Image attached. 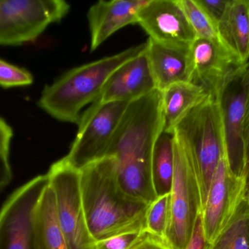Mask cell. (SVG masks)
Returning a JSON list of instances; mask_svg holds the SVG:
<instances>
[{
  "instance_id": "obj_24",
  "label": "cell",
  "mask_w": 249,
  "mask_h": 249,
  "mask_svg": "<svg viewBox=\"0 0 249 249\" xmlns=\"http://www.w3.org/2000/svg\"><path fill=\"white\" fill-rule=\"evenodd\" d=\"M33 81L30 72L0 58V86L5 89L19 87L29 86Z\"/></svg>"
},
{
  "instance_id": "obj_16",
  "label": "cell",
  "mask_w": 249,
  "mask_h": 249,
  "mask_svg": "<svg viewBox=\"0 0 249 249\" xmlns=\"http://www.w3.org/2000/svg\"><path fill=\"white\" fill-rule=\"evenodd\" d=\"M189 47L150 38L146 41V55L157 90L162 92L174 83L190 82Z\"/></svg>"
},
{
  "instance_id": "obj_31",
  "label": "cell",
  "mask_w": 249,
  "mask_h": 249,
  "mask_svg": "<svg viewBox=\"0 0 249 249\" xmlns=\"http://www.w3.org/2000/svg\"><path fill=\"white\" fill-rule=\"evenodd\" d=\"M244 140L247 153V175L249 171V78L246 102L245 119H244ZM247 178V176H246Z\"/></svg>"
},
{
  "instance_id": "obj_4",
  "label": "cell",
  "mask_w": 249,
  "mask_h": 249,
  "mask_svg": "<svg viewBox=\"0 0 249 249\" xmlns=\"http://www.w3.org/2000/svg\"><path fill=\"white\" fill-rule=\"evenodd\" d=\"M173 134L194 164L203 208L212 177L225 156L223 128L216 98L209 95L190 110L176 126Z\"/></svg>"
},
{
  "instance_id": "obj_21",
  "label": "cell",
  "mask_w": 249,
  "mask_h": 249,
  "mask_svg": "<svg viewBox=\"0 0 249 249\" xmlns=\"http://www.w3.org/2000/svg\"><path fill=\"white\" fill-rule=\"evenodd\" d=\"M174 134L162 132L155 143L152 157V180L157 197L169 194L174 178Z\"/></svg>"
},
{
  "instance_id": "obj_26",
  "label": "cell",
  "mask_w": 249,
  "mask_h": 249,
  "mask_svg": "<svg viewBox=\"0 0 249 249\" xmlns=\"http://www.w3.org/2000/svg\"><path fill=\"white\" fill-rule=\"evenodd\" d=\"M218 27L231 0H196Z\"/></svg>"
},
{
  "instance_id": "obj_32",
  "label": "cell",
  "mask_w": 249,
  "mask_h": 249,
  "mask_svg": "<svg viewBox=\"0 0 249 249\" xmlns=\"http://www.w3.org/2000/svg\"><path fill=\"white\" fill-rule=\"evenodd\" d=\"M244 194L249 200V171L245 180V187H244Z\"/></svg>"
},
{
  "instance_id": "obj_23",
  "label": "cell",
  "mask_w": 249,
  "mask_h": 249,
  "mask_svg": "<svg viewBox=\"0 0 249 249\" xmlns=\"http://www.w3.org/2000/svg\"><path fill=\"white\" fill-rule=\"evenodd\" d=\"M170 194L157 197L146 212L145 229L149 233L165 241L169 220Z\"/></svg>"
},
{
  "instance_id": "obj_22",
  "label": "cell",
  "mask_w": 249,
  "mask_h": 249,
  "mask_svg": "<svg viewBox=\"0 0 249 249\" xmlns=\"http://www.w3.org/2000/svg\"><path fill=\"white\" fill-rule=\"evenodd\" d=\"M196 38L221 40L218 27L196 0H178Z\"/></svg>"
},
{
  "instance_id": "obj_2",
  "label": "cell",
  "mask_w": 249,
  "mask_h": 249,
  "mask_svg": "<svg viewBox=\"0 0 249 249\" xmlns=\"http://www.w3.org/2000/svg\"><path fill=\"white\" fill-rule=\"evenodd\" d=\"M80 172L83 209L95 242L145 228L149 204L131 197L121 188L114 156L92 162Z\"/></svg>"
},
{
  "instance_id": "obj_25",
  "label": "cell",
  "mask_w": 249,
  "mask_h": 249,
  "mask_svg": "<svg viewBox=\"0 0 249 249\" xmlns=\"http://www.w3.org/2000/svg\"><path fill=\"white\" fill-rule=\"evenodd\" d=\"M145 228L118 234L112 238L96 242V249H130L140 239Z\"/></svg>"
},
{
  "instance_id": "obj_9",
  "label": "cell",
  "mask_w": 249,
  "mask_h": 249,
  "mask_svg": "<svg viewBox=\"0 0 249 249\" xmlns=\"http://www.w3.org/2000/svg\"><path fill=\"white\" fill-rule=\"evenodd\" d=\"M70 10L64 0H0V45L35 41Z\"/></svg>"
},
{
  "instance_id": "obj_17",
  "label": "cell",
  "mask_w": 249,
  "mask_h": 249,
  "mask_svg": "<svg viewBox=\"0 0 249 249\" xmlns=\"http://www.w3.org/2000/svg\"><path fill=\"white\" fill-rule=\"evenodd\" d=\"M221 40L240 63L249 61V0H231L218 24Z\"/></svg>"
},
{
  "instance_id": "obj_5",
  "label": "cell",
  "mask_w": 249,
  "mask_h": 249,
  "mask_svg": "<svg viewBox=\"0 0 249 249\" xmlns=\"http://www.w3.org/2000/svg\"><path fill=\"white\" fill-rule=\"evenodd\" d=\"M174 171L170 192L169 220L165 242L171 249L190 244L203 201L198 176L188 153L174 136Z\"/></svg>"
},
{
  "instance_id": "obj_19",
  "label": "cell",
  "mask_w": 249,
  "mask_h": 249,
  "mask_svg": "<svg viewBox=\"0 0 249 249\" xmlns=\"http://www.w3.org/2000/svg\"><path fill=\"white\" fill-rule=\"evenodd\" d=\"M36 235L39 249H69L57 219L55 195L48 186L38 206Z\"/></svg>"
},
{
  "instance_id": "obj_8",
  "label": "cell",
  "mask_w": 249,
  "mask_h": 249,
  "mask_svg": "<svg viewBox=\"0 0 249 249\" xmlns=\"http://www.w3.org/2000/svg\"><path fill=\"white\" fill-rule=\"evenodd\" d=\"M48 186V175H39L7 198L0 210V249H39L36 211Z\"/></svg>"
},
{
  "instance_id": "obj_18",
  "label": "cell",
  "mask_w": 249,
  "mask_h": 249,
  "mask_svg": "<svg viewBox=\"0 0 249 249\" xmlns=\"http://www.w3.org/2000/svg\"><path fill=\"white\" fill-rule=\"evenodd\" d=\"M160 92L163 132L172 134L184 115L210 95L204 88L188 81L174 83Z\"/></svg>"
},
{
  "instance_id": "obj_3",
  "label": "cell",
  "mask_w": 249,
  "mask_h": 249,
  "mask_svg": "<svg viewBox=\"0 0 249 249\" xmlns=\"http://www.w3.org/2000/svg\"><path fill=\"white\" fill-rule=\"evenodd\" d=\"M146 48V42L71 69L44 88L38 105L58 121L78 124L82 110L97 100L110 76Z\"/></svg>"
},
{
  "instance_id": "obj_28",
  "label": "cell",
  "mask_w": 249,
  "mask_h": 249,
  "mask_svg": "<svg viewBox=\"0 0 249 249\" xmlns=\"http://www.w3.org/2000/svg\"><path fill=\"white\" fill-rule=\"evenodd\" d=\"M209 245V243L207 242L205 237L203 224H202L201 213H200L196 221L193 236L186 249H207Z\"/></svg>"
},
{
  "instance_id": "obj_15",
  "label": "cell",
  "mask_w": 249,
  "mask_h": 249,
  "mask_svg": "<svg viewBox=\"0 0 249 249\" xmlns=\"http://www.w3.org/2000/svg\"><path fill=\"white\" fill-rule=\"evenodd\" d=\"M148 0H101L88 12L90 51L97 49L109 37L127 25L138 23V13Z\"/></svg>"
},
{
  "instance_id": "obj_20",
  "label": "cell",
  "mask_w": 249,
  "mask_h": 249,
  "mask_svg": "<svg viewBox=\"0 0 249 249\" xmlns=\"http://www.w3.org/2000/svg\"><path fill=\"white\" fill-rule=\"evenodd\" d=\"M207 249H249V200L244 194L228 223Z\"/></svg>"
},
{
  "instance_id": "obj_11",
  "label": "cell",
  "mask_w": 249,
  "mask_h": 249,
  "mask_svg": "<svg viewBox=\"0 0 249 249\" xmlns=\"http://www.w3.org/2000/svg\"><path fill=\"white\" fill-rule=\"evenodd\" d=\"M244 187L245 180L232 174L224 156L212 177L201 213L203 231L209 244L233 214L244 194Z\"/></svg>"
},
{
  "instance_id": "obj_13",
  "label": "cell",
  "mask_w": 249,
  "mask_h": 249,
  "mask_svg": "<svg viewBox=\"0 0 249 249\" xmlns=\"http://www.w3.org/2000/svg\"><path fill=\"white\" fill-rule=\"evenodd\" d=\"M137 23L157 42L190 45L196 39L178 0H148Z\"/></svg>"
},
{
  "instance_id": "obj_1",
  "label": "cell",
  "mask_w": 249,
  "mask_h": 249,
  "mask_svg": "<svg viewBox=\"0 0 249 249\" xmlns=\"http://www.w3.org/2000/svg\"><path fill=\"white\" fill-rule=\"evenodd\" d=\"M164 130L162 95L158 90L128 104L106 156L116 159L124 192L150 205L157 199L152 180L155 143Z\"/></svg>"
},
{
  "instance_id": "obj_30",
  "label": "cell",
  "mask_w": 249,
  "mask_h": 249,
  "mask_svg": "<svg viewBox=\"0 0 249 249\" xmlns=\"http://www.w3.org/2000/svg\"><path fill=\"white\" fill-rule=\"evenodd\" d=\"M13 133L11 127L0 118V152L9 155Z\"/></svg>"
},
{
  "instance_id": "obj_7",
  "label": "cell",
  "mask_w": 249,
  "mask_h": 249,
  "mask_svg": "<svg viewBox=\"0 0 249 249\" xmlns=\"http://www.w3.org/2000/svg\"><path fill=\"white\" fill-rule=\"evenodd\" d=\"M47 175L55 195L58 225L69 249H96L83 209L80 170L64 157L51 165Z\"/></svg>"
},
{
  "instance_id": "obj_27",
  "label": "cell",
  "mask_w": 249,
  "mask_h": 249,
  "mask_svg": "<svg viewBox=\"0 0 249 249\" xmlns=\"http://www.w3.org/2000/svg\"><path fill=\"white\" fill-rule=\"evenodd\" d=\"M130 249H171L164 240L145 230L140 239Z\"/></svg>"
},
{
  "instance_id": "obj_14",
  "label": "cell",
  "mask_w": 249,
  "mask_h": 249,
  "mask_svg": "<svg viewBox=\"0 0 249 249\" xmlns=\"http://www.w3.org/2000/svg\"><path fill=\"white\" fill-rule=\"evenodd\" d=\"M156 89L145 50L110 76L100 96L93 103L131 102Z\"/></svg>"
},
{
  "instance_id": "obj_6",
  "label": "cell",
  "mask_w": 249,
  "mask_h": 249,
  "mask_svg": "<svg viewBox=\"0 0 249 249\" xmlns=\"http://www.w3.org/2000/svg\"><path fill=\"white\" fill-rule=\"evenodd\" d=\"M249 78V61L231 73L213 96L220 111L225 159L232 174L244 180L247 176L244 130Z\"/></svg>"
},
{
  "instance_id": "obj_10",
  "label": "cell",
  "mask_w": 249,
  "mask_h": 249,
  "mask_svg": "<svg viewBox=\"0 0 249 249\" xmlns=\"http://www.w3.org/2000/svg\"><path fill=\"white\" fill-rule=\"evenodd\" d=\"M129 103L91 104L82 114L77 135L65 156L70 165L81 170L107 156L111 140Z\"/></svg>"
},
{
  "instance_id": "obj_29",
  "label": "cell",
  "mask_w": 249,
  "mask_h": 249,
  "mask_svg": "<svg viewBox=\"0 0 249 249\" xmlns=\"http://www.w3.org/2000/svg\"><path fill=\"white\" fill-rule=\"evenodd\" d=\"M13 180V171L9 155L0 152V194L8 187Z\"/></svg>"
},
{
  "instance_id": "obj_12",
  "label": "cell",
  "mask_w": 249,
  "mask_h": 249,
  "mask_svg": "<svg viewBox=\"0 0 249 249\" xmlns=\"http://www.w3.org/2000/svg\"><path fill=\"white\" fill-rule=\"evenodd\" d=\"M241 65L221 41L196 38L189 47L190 82L213 96L229 75Z\"/></svg>"
}]
</instances>
